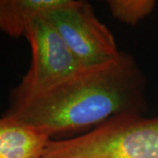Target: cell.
<instances>
[{
    "label": "cell",
    "mask_w": 158,
    "mask_h": 158,
    "mask_svg": "<svg viewBox=\"0 0 158 158\" xmlns=\"http://www.w3.org/2000/svg\"><path fill=\"white\" fill-rule=\"evenodd\" d=\"M52 136L11 116L0 118V158H42Z\"/></svg>",
    "instance_id": "5"
},
{
    "label": "cell",
    "mask_w": 158,
    "mask_h": 158,
    "mask_svg": "<svg viewBox=\"0 0 158 158\" xmlns=\"http://www.w3.org/2000/svg\"><path fill=\"white\" fill-rule=\"evenodd\" d=\"M146 108L145 77L133 57L120 52L101 67L85 69L61 85L19 104L6 115L51 136L140 114Z\"/></svg>",
    "instance_id": "1"
},
{
    "label": "cell",
    "mask_w": 158,
    "mask_h": 158,
    "mask_svg": "<svg viewBox=\"0 0 158 158\" xmlns=\"http://www.w3.org/2000/svg\"><path fill=\"white\" fill-rule=\"evenodd\" d=\"M42 158H158V117H115L83 135L52 140Z\"/></svg>",
    "instance_id": "2"
},
{
    "label": "cell",
    "mask_w": 158,
    "mask_h": 158,
    "mask_svg": "<svg viewBox=\"0 0 158 158\" xmlns=\"http://www.w3.org/2000/svg\"><path fill=\"white\" fill-rule=\"evenodd\" d=\"M75 59L85 69L101 67L120 55L111 31L96 17L93 8L85 1L48 14Z\"/></svg>",
    "instance_id": "4"
},
{
    "label": "cell",
    "mask_w": 158,
    "mask_h": 158,
    "mask_svg": "<svg viewBox=\"0 0 158 158\" xmlns=\"http://www.w3.org/2000/svg\"><path fill=\"white\" fill-rule=\"evenodd\" d=\"M107 5L115 19L135 26L149 15L156 6L154 0H109Z\"/></svg>",
    "instance_id": "7"
},
{
    "label": "cell",
    "mask_w": 158,
    "mask_h": 158,
    "mask_svg": "<svg viewBox=\"0 0 158 158\" xmlns=\"http://www.w3.org/2000/svg\"><path fill=\"white\" fill-rule=\"evenodd\" d=\"M75 0H0V29L13 38L25 36L36 19L72 5Z\"/></svg>",
    "instance_id": "6"
},
{
    "label": "cell",
    "mask_w": 158,
    "mask_h": 158,
    "mask_svg": "<svg viewBox=\"0 0 158 158\" xmlns=\"http://www.w3.org/2000/svg\"><path fill=\"white\" fill-rule=\"evenodd\" d=\"M25 37L32 48V63L20 84L11 93V106L43 94L85 69L45 17L33 21Z\"/></svg>",
    "instance_id": "3"
}]
</instances>
